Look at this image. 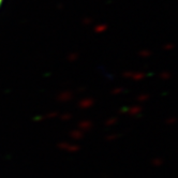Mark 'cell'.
I'll list each match as a JSON object with an SVG mask.
<instances>
[{
  "mask_svg": "<svg viewBox=\"0 0 178 178\" xmlns=\"http://www.w3.org/2000/svg\"><path fill=\"white\" fill-rule=\"evenodd\" d=\"M3 1H5V0H0V7H1V5H2Z\"/></svg>",
  "mask_w": 178,
  "mask_h": 178,
  "instance_id": "6da1fadb",
  "label": "cell"
}]
</instances>
